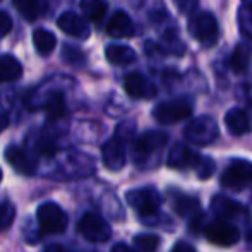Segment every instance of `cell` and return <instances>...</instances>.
Segmentation results:
<instances>
[{"label":"cell","instance_id":"836d02e7","mask_svg":"<svg viewBox=\"0 0 252 252\" xmlns=\"http://www.w3.org/2000/svg\"><path fill=\"white\" fill-rule=\"evenodd\" d=\"M45 252H70V251L65 249V247H62V246H50V247H47V251Z\"/></svg>","mask_w":252,"mask_h":252},{"label":"cell","instance_id":"1f68e13d","mask_svg":"<svg viewBox=\"0 0 252 252\" xmlns=\"http://www.w3.org/2000/svg\"><path fill=\"white\" fill-rule=\"evenodd\" d=\"M112 252H139V251H134V249H130V247L124 246V244H117V246L112 249Z\"/></svg>","mask_w":252,"mask_h":252},{"label":"cell","instance_id":"44dd1931","mask_svg":"<svg viewBox=\"0 0 252 252\" xmlns=\"http://www.w3.org/2000/svg\"><path fill=\"white\" fill-rule=\"evenodd\" d=\"M23 76V65L12 55L0 57V81L2 83H10Z\"/></svg>","mask_w":252,"mask_h":252},{"label":"cell","instance_id":"ba28073f","mask_svg":"<svg viewBox=\"0 0 252 252\" xmlns=\"http://www.w3.org/2000/svg\"><path fill=\"white\" fill-rule=\"evenodd\" d=\"M79 233L90 242H106L112 237V228L110 225L96 213H86L79 220Z\"/></svg>","mask_w":252,"mask_h":252},{"label":"cell","instance_id":"8d00e7d4","mask_svg":"<svg viewBox=\"0 0 252 252\" xmlns=\"http://www.w3.org/2000/svg\"><path fill=\"white\" fill-rule=\"evenodd\" d=\"M0 180H2V170H0Z\"/></svg>","mask_w":252,"mask_h":252},{"label":"cell","instance_id":"5b68a950","mask_svg":"<svg viewBox=\"0 0 252 252\" xmlns=\"http://www.w3.org/2000/svg\"><path fill=\"white\" fill-rule=\"evenodd\" d=\"M126 201L134 211H137L141 216H153L158 213L161 206V196L158 190L153 187H143V189H134L126 194Z\"/></svg>","mask_w":252,"mask_h":252},{"label":"cell","instance_id":"d590c367","mask_svg":"<svg viewBox=\"0 0 252 252\" xmlns=\"http://www.w3.org/2000/svg\"><path fill=\"white\" fill-rule=\"evenodd\" d=\"M247 244H249V247H251V251H252V232L247 235Z\"/></svg>","mask_w":252,"mask_h":252},{"label":"cell","instance_id":"484cf974","mask_svg":"<svg viewBox=\"0 0 252 252\" xmlns=\"http://www.w3.org/2000/svg\"><path fill=\"white\" fill-rule=\"evenodd\" d=\"M134 246L139 252H156L159 247V237L155 233H139L134 237Z\"/></svg>","mask_w":252,"mask_h":252},{"label":"cell","instance_id":"8fae6325","mask_svg":"<svg viewBox=\"0 0 252 252\" xmlns=\"http://www.w3.org/2000/svg\"><path fill=\"white\" fill-rule=\"evenodd\" d=\"M202 161V156L197 155L194 150H190L189 146H184V144H175L172 148L166 159V165L170 168H177V170H186V168H199Z\"/></svg>","mask_w":252,"mask_h":252},{"label":"cell","instance_id":"8992f818","mask_svg":"<svg viewBox=\"0 0 252 252\" xmlns=\"http://www.w3.org/2000/svg\"><path fill=\"white\" fill-rule=\"evenodd\" d=\"M221 186L232 190H242L252 186V163L233 159L221 175Z\"/></svg>","mask_w":252,"mask_h":252},{"label":"cell","instance_id":"7a4b0ae2","mask_svg":"<svg viewBox=\"0 0 252 252\" xmlns=\"http://www.w3.org/2000/svg\"><path fill=\"white\" fill-rule=\"evenodd\" d=\"M36 220L45 235L63 233L67 228V215L55 202H43L36 211Z\"/></svg>","mask_w":252,"mask_h":252},{"label":"cell","instance_id":"f546056e","mask_svg":"<svg viewBox=\"0 0 252 252\" xmlns=\"http://www.w3.org/2000/svg\"><path fill=\"white\" fill-rule=\"evenodd\" d=\"M12 30V19L5 12H0V36H5Z\"/></svg>","mask_w":252,"mask_h":252},{"label":"cell","instance_id":"f1b7e54d","mask_svg":"<svg viewBox=\"0 0 252 252\" xmlns=\"http://www.w3.org/2000/svg\"><path fill=\"white\" fill-rule=\"evenodd\" d=\"M177 9L184 14H192L197 9V0H173Z\"/></svg>","mask_w":252,"mask_h":252},{"label":"cell","instance_id":"cb8c5ba5","mask_svg":"<svg viewBox=\"0 0 252 252\" xmlns=\"http://www.w3.org/2000/svg\"><path fill=\"white\" fill-rule=\"evenodd\" d=\"M14 7L19 10V14L28 21H34L43 12V5L40 0H12Z\"/></svg>","mask_w":252,"mask_h":252},{"label":"cell","instance_id":"5bb4252c","mask_svg":"<svg viewBox=\"0 0 252 252\" xmlns=\"http://www.w3.org/2000/svg\"><path fill=\"white\" fill-rule=\"evenodd\" d=\"M57 26L65 34H69V36H72V38H77V40H86V38H90V33H91L86 21L74 12H63L62 16L57 19Z\"/></svg>","mask_w":252,"mask_h":252},{"label":"cell","instance_id":"83f0119b","mask_svg":"<svg viewBox=\"0 0 252 252\" xmlns=\"http://www.w3.org/2000/svg\"><path fill=\"white\" fill-rule=\"evenodd\" d=\"M215 161H213L209 156H202V161L199 165V168H197V175L201 177V179H209V177L215 173Z\"/></svg>","mask_w":252,"mask_h":252},{"label":"cell","instance_id":"6da1fadb","mask_svg":"<svg viewBox=\"0 0 252 252\" xmlns=\"http://www.w3.org/2000/svg\"><path fill=\"white\" fill-rule=\"evenodd\" d=\"M189 31L194 36V40L206 48H211L218 43L220 26L216 17L209 10H201V12H196L190 17Z\"/></svg>","mask_w":252,"mask_h":252},{"label":"cell","instance_id":"52a82bcc","mask_svg":"<svg viewBox=\"0 0 252 252\" xmlns=\"http://www.w3.org/2000/svg\"><path fill=\"white\" fill-rule=\"evenodd\" d=\"M166 141H168V136L165 132H159V130H150V132L137 137L132 148L134 159H136L137 165L146 163L155 153H158L165 146Z\"/></svg>","mask_w":252,"mask_h":252},{"label":"cell","instance_id":"277c9868","mask_svg":"<svg viewBox=\"0 0 252 252\" xmlns=\"http://www.w3.org/2000/svg\"><path fill=\"white\" fill-rule=\"evenodd\" d=\"M184 136L189 143L197 144V146H206L218 137V126H216L215 119L202 115L197 117V119H192L187 124L186 129H184Z\"/></svg>","mask_w":252,"mask_h":252},{"label":"cell","instance_id":"4316f807","mask_svg":"<svg viewBox=\"0 0 252 252\" xmlns=\"http://www.w3.org/2000/svg\"><path fill=\"white\" fill-rule=\"evenodd\" d=\"M16 220V209L10 202L2 201L0 202V232H5L10 228V225Z\"/></svg>","mask_w":252,"mask_h":252},{"label":"cell","instance_id":"d6a6232c","mask_svg":"<svg viewBox=\"0 0 252 252\" xmlns=\"http://www.w3.org/2000/svg\"><path fill=\"white\" fill-rule=\"evenodd\" d=\"M7 126H9V119H7L5 113L0 112V132H2V130L5 129Z\"/></svg>","mask_w":252,"mask_h":252},{"label":"cell","instance_id":"e0dca14e","mask_svg":"<svg viewBox=\"0 0 252 252\" xmlns=\"http://www.w3.org/2000/svg\"><path fill=\"white\" fill-rule=\"evenodd\" d=\"M225 126L233 136H244L251 130V122L242 108H232L225 115Z\"/></svg>","mask_w":252,"mask_h":252},{"label":"cell","instance_id":"7c38bea8","mask_svg":"<svg viewBox=\"0 0 252 252\" xmlns=\"http://www.w3.org/2000/svg\"><path fill=\"white\" fill-rule=\"evenodd\" d=\"M211 209L221 220H239L242 216L249 215V209L246 206L239 204L237 201L230 199L226 196H221V194H218V196H215L211 199Z\"/></svg>","mask_w":252,"mask_h":252},{"label":"cell","instance_id":"ac0fdd59","mask_svg":"<svg viewBox=\"0 0 252 252\" xmlns=\"http://www.w3.org/2000/svg\"><path fill=\"white\" fill-rule=\"evenodd\" d=\"M252 62V50L249 45L239 43L233 48L232 55H230V69L235 74H244L249 70Z\"/></svg>","mask_w":252,"mask_h":252},{"label":"cell","instance_id":"ffe728a7","mask_svg":"<svg viewBox=\"0 0 252 252\" xmlns=\"http://www.w3.org/2000/svg\"><path fill=\"white\" fill-rule=\"evenodd\" d=\"M172 206L180 218H189V216H194L199 211V201H197V197L187 196V194H180V192L175 194Z\"/></svg>","mask_w":252,"mask_h":252},{"label":"cell","instance_id":"2e32d148","mask_svg":"<svg viewBox=\"0 0 252 252\" xmlns=\"http://www.w3.org/2000/svg\"><path fill=\"white\" fill-rule=\"evenodd\" d=\"M106 33L112 38H129L134 34V24L124 10H117L110 19Z\"/></svg>","mask_w":252,"mask_h":252},{"label":"cell","instance_id":"d4e9b609","mask_svg":"<svg viewBox=\"0 0 252 252\" xmlns=\"http://www.w3.org/2000/svg\"><path fill=\"white\" fill-rule=\"evenodd\" d=\"M65 98L62 93H52L48 96V100L45 101V112L50 117L52 120L60 119V117L65 115Z\"/></svg>","mask_w":252,"mask_h":252},{"label":"cell","instance_id":"603a6c76","mask_svg":"<svg viewBox=\"0 0 252 252\" xmlns=\"http://www.w3.org/2000/svg\"><path fill=\"white\" fill-rule=\"evenodd\" d=\"M81 10L90 21L98 23L105 17L106 10H108V3H106V0H81Z\"/></svg>","mask_w":252,"mask_h":252},{"label":"cell","instance_id":"7402d4cb","mask_svg":"<svg viewBox=\"0 0 252 252\" xmlns=\"http://www.w3.org/2000/svg\"><path fill=\"white\" fill-rule=\"evenodd\" d=\"M33 43L40 55H50L57 47V38L48 30H36L33 33Z\"/></svg>","mask_w":252,"mask_h":252},{"label":"cell","instance_id":"3957f363","mask_svg":"<svg viewBox=\"0 0 252 252\" xmlns=\"http://www.w3.org/2000/svg\"><path fill=\"white\" fill-rule=\"evenodd\" d=\"M192 103L187 98H177V100L163 101L155 106L153 110V117L158 124L163 126H170V124H177L180 120L187 119L192 113Z\"/></svg>","mask_w":252,"mask_h":252},{"label":"cell","instance_id":"4dcf8cb0","mask_svg":"<svg viewBox=\"0 0 252 252\" xmlns=\"http://www.w3.org/2000/svg\"><path fill=\"white\" fill-rule=\"evenodd\" d=\"M170 252H197L196 249H194L190 244L187 242H177L175 246H173V249Z\"/></svg>","mask_w":252,"mask_h":252},{"label":"cell","instance_id":"d6986e66","mask_svg":"<svg viewBox=\"0 0 252 252\" xmlns=\"http://www.w3.org/2000/svg\"><path fill=\"white\" fill-rule=\"evenodd\" d=\"M105 57L113 65H129L136 60V52L126 45H108L105 50Z\"/></svg>","mask_w":252,"mask_h":252},{"label":"cell","instance_id":"4fadbf2b","mask_svg":"<svg viewBox=\"0 0 252 252\" xmlns=\"http://www.w3.org/2000/svg\"><path fill=\"white\" fill-rule=\"evenodd\" d=\"M124 90L134 100H151L156 96V88L151 81H148L141 74H130L126 77Z\"/></svg>","mask_w":252,"mask_h":252},{"label":"cell","instance_id":"9c48e42d","mask_svg":"<svg viewBox=\"0 0 252 252\" xmlns=\"http://www.w3.org/2000/svg\"><path fill=\"white\" fill-rule=\"evenodd\" d=\"M204 235L209 242L220 247H232L240 240L239 228L226 220H216V221L209 223L204 228Z\"/></svg>","mask_w":252,"mask_h":252},{"label":"cell","instance_id":"9a60e30c","mask_svg":"<svg viewBox=\"0 0 252 252\" xmlns=\"http://www.w3.org/2000/svg\"><path fill=\"white\" fill-rule=\"evenodd\" d=\"M5 159L16 172L21 175H34L36 172V159H33L23 148L9 146L5 150Z\"/></svg>","mask_w":252,"mask_h":252},{"label":"cell","instance_id":"e575fe53","mask_svg":"<svg viewBox=\"0 0 252 252\" xmlns=\"http://www.w3.org/2000/svg\"><path fill=\"white\" fill-rule=\"evenodd\" d=\"M242 2H244V5H246L247 9H249L251 12H252V0H242Z\"/></svg>","mask_w":252,"mask_h":252},{"label":"cell","instance_id":"30bf717a","mask_svg":"<svg viewBox=\"0 0 252 252\" xmlns=\"http://www.w3.org/2000/svg\"><path fill=\"white\" fill-rule=\"evenodd\" d=\"M101 159H103V165L108 170H112V172H119V170H122L126 166L127 161L126 146H124V139L119 134L103 144Z\"/></svg>","mask_w":252,"mask_h":252}]
</instances>
